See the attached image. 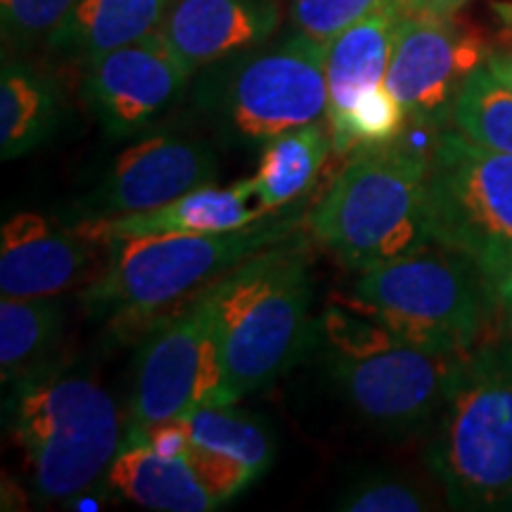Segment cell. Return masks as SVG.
<instances>
[{"label": "cell", "instance_id": "cell-2", "mask_svg": "<svg viewBox=\"0 0 512 512\" xmlns=\"http://www.w3.org/2000/svg\"><path fill=\"white\" fill-rule=\"evenodd\" d=\"M5 392V425L43 503H67L105 479L126 444V420L105 384L53 363Z\"/></svg>", "mask_w": 512, "mask_h": 512}, {"label": "cell", "instance_id": "cell-7", "mask_svg": "<svg viewBox=\"0 0 512 512\" xmlns=\"http://www.w3.org/2000/svg\"><path fill=\"white\" fill-rule=\"evenodd\" d=\"M349 306L401 342L441 351H470L501 311L482 268L437 242L361 271Z\"/></svg>", "mask_w": 512, "mask_h": 512}, {"label": "cell", "instance_id": "cell-28", "mask_svg": "<svg viewBox=\"0 0 512 512\" xmlns=\"http://www.w3.org/2000/svg\"><path fill=\"white\" fill-rule=\"evenodd\" d=\"M74 0H0L3 43L12 50L50 46Z\"/></svg>", "mask_w": 512, "mask_h": 512}, {"label": "cell", "instance_id": "cell-32", "mask_svg": "<svg viewBox=\"0 0 512 512\" xmlns=\"http://www.w3.org/2000/svg\"><path fill=\"white\" fill-rule=\"evenodd\" d=\"M496 297L498 304H501V311L508 318V325L512 328V264L505 268L501 280L496 283Z\"/></svg>", "mask_w": 512, "mask_h": 512}, {"label": "cell", "instance_id": "cell-6", "mask_svg": "<svg viewBox=\"0 0 512 512\" xmlns=\"http://www.w3.org/2000/svg\"><path fill=\"white\" fill-rule=\"evenodd\" d=\"M427 171L430 157L399 140L356 150L311 211L313 238L358 273L432 245Z\"/></svg>", "mask_w": 512, "mask_h": 512}, {"label": "cell", "instance_id": "cell-18", "mask_svg": "<svg viewBox=\"0 0 512 512\" xmlns=\"http://www.w3.org/2000/svg\"><path fill=\"white\" fill-rule=\"evenodd\" d=\"M408 12L380 10L351 24L328 43L325 76H328V119L347 114L363 93L382 86L399 31Z\"/></svg>", "mask_w": 512, "mask_h": 512}, {"label": "cell", "instance_id": "cell-9", "mask_svg": "<svg viewBox=\"0 0 512 512\" xmlns=\"http://www.w3.org/2000/svg\"><path fill=\"white\" fill-rule=\"evenodd\" d=\"M432 242L465 254L491 283L512 264V155L444 128L427 171Z\"/></svg>", "mask_w": 512, "mask_h": 512}, {"label": "cell", "instance_id": "cell-16", "mask_svg": "<svg viewBox=\"0 0 512 512\" xmlns=\"http://www.w3.org/2000/svg\"><path fill=\"white\" fill-rule=\"evenodd\" d=\"M254 197L256 188L252 178L226 188L209 183L185 192L183 197L164 207L119 216V219L74 223V226L88 238L100 242L150 233H226V230L252 226L271 214L261 202L254 204Z\"/></svg>", "mask_w": 512, "mask_h": 512}, {"label": "cell", "instance_id": "cell-12", "mask_svg": "<svg viewBox=\"0 0 512 512\" xmlns=\"http://www.w3.org/2000/svg\"><path fill=\"white\" fill-rule=\"evenodd\" d=\"M216 152L188 133L147 131L119 152L102 181L76 202L74 223H95L150 211L178 200L185 192L214 183Z\"/></svg>", "mask_w": 512, "mask_h": 512}, {"label": "cell", "instance_id": "cell-31", "mask_svg": "<svg viewBox=\"0 0 512 512\" xmlns=\"http://www.w3.org/2000/svg\"><path fill=\"white\" fill-rule=\"evenodd\" d=\"M467 3H470V0H418V3H415V12H430V15L451 17Z\"/></svg>", "mask_w": 512, "mask_h": 512}, {"label": "cell", "instance_id": "cell-23", "mask_svg": "<svg viewBox=\"0 0 512 512\" xmlns=\"http://www.w3.org/2000/svg\"><path fill=\"white\" fill-rule=\"evenodd\" d=\"M233 406L235 403H211L195 408L178 420L190 441L240 460L259 479L273 465V432L259 415Z\"/></svg>", "mask_w": 512, "mask_h": 512}, {"label": "cell", "instance_id": "cell-3", "mask_svg": "<svg viewBox=\"0 0 512 512\" xmlns=\"http://www.w3.org/2000/svg\"><path fill=\"white\" fill-rule=\"evenodd\" d=\"M311 294L309 261L287 240L211 287L226 403L266 389L302 356Z\"/></svg>", "mask_w": 512, "mask_h": 512}, {"label": "cell", "instance_id": "cell-4", "mask_svg": "<svg viewBox=\"0 0 512 512\" xmlns=\"http://www.w3.org/2000/svg\"><path fill=\"white\" fill-rule=\"evenodd\" d=\"M427 465L456 510H512V328L467 351Z\"/></svg>", "mask_w": 512, "mask_h": 512}, {"label": "cell", "instance_id": "cell-1", "mask_svg": "<svg viewBox=\"0 0 512 512\" xmlns=\"http://www.w3.org/2000/svg\"><path fill=\"white\" fill-rule=\"evenodd\" d=\"M294 226L261 219L226 233H150L105 240V264L81 290L95 320L121 339L143 332L264 249L280 245Z\"/></svg>", "mask_w": 512, "mask_h": 512}, {"label": "cell", "instance_id": "cell-5", "mask_svg": "<svg viewBox=\"0 0 512 512\" xmlns=\"http://www.w3.org/2000/svg\"><path fill=\"white\" fill-rule=\"evenodd\" d=\"M325 55L328 43L292 29L197 72L192 100L221 140L264 147L287 131L328 119Z\"/></svg>", "mask_w": 512, "mask_h": 512}, {"label": "cell", "instance_id": "cell-17", "mask_svg": "<svg viewBox=\"0 0 512 512\" xmlns=\"http://www.w3.org/2000/svg\"><path fill=\"white\" fill-rule=\"evenodd\" d=\"M107 491L159 512H211L221 501L185 456H162L150 444H124L105 475Z\"/></svg>", "mask_w": 512, "mask_h": 512}, {"label": "cell", "instance_id": "cell-29", "mask_svg": "<svg viewBox=\"0 0 512 512\" xmlns=\"http://www.w3.org/2000/svg\"><path fill=\"white\" fill-rule=\"evenodd\" d=\"M183 456L188 458V463L197 472V477L202 479L204 486L221 503L233 501L249 484L256 482L254 472L247 465H242L240 460L230 458L226 453L211 451V448L195 444V441H190Z\"/></svg>", "mask_w": 512, "mask_h": 512}, {"label": "cell", "instance_id": "cell-25", "mask_svg": "<svg viewBox=\"0 0 512 512\" xmlns=\"http://www.w3.org/2000/svg\"><path fill=\"white\" fill-rule=\"evenodd\" d=\"M406 124V110L382 83L373 91L363 93L347 114L328 121L332 150L344 155V152H356L363 147L389 145L401 136Z\"/></svg>", "mask_w": 512, "mask_h": 512}, {"label": "cell", "instance_id": "cell-13", "mask_svg": "<svg viewBox=\"0 0 512 512\" xmlns=\"http://www.w3.org/2000/svg\"><path fill=\"white\" fill-rule=\"evenodd\" d=\"M83 67V100L112 138H136L152 131L195 79L159 31Z\"/></svg>", "mask_w": 512, "mask_h": 512}, {"label": "cell", "instance_id": "cell-20", "mask_svg": "<svg viewBox=\"0 0 512 512\" xmlns=\"http://www.w3.org/2000/svg\"><path fill=\"white\" fill-rule=\"evenodd\" d=\"M64 102L57 81L34 64L3 57L0 69V159L29 155L46 145L62 124Z\"/></svg>", "mask_w": 512, "mask_h": 512}, {"label": "cell", "instance_id": "cell-14", "mask_svg": "<svg viewBox=\"0 0 512 512\" xmlns=\"http://www.w3.org/2000/svg\"><path fill=\"white\" fill-rule=\"evenodd\" d=\"M105 242L88 238L36 211H19L0 230V294L3 297H60L86 287L98 273Z\"/></svg>", "mask_w": 512, "mask_h": 512}, {"label": "cell", "instance_id": "cell-26", "mask_svg": "<svg viewBox=\"0 0 512 512\" xmlns=\"http://www.w3.org/2000/svg\"><path fill=\"white\" fill-rule=\"evenodd\" d=\"M337 510L347 512H422L434 510V498L413 477L399 472H368L339 494Z\"/></svg>", "mask_w": 512, "mask_h": 512}, {"label": "cell", "instance_id": "cell-30", "mask_svg": "<svg viewBox=\"0 0 512 512\" xmlns=\"http://www.w3.org/2000/svg\"><path fill=\"white\" fill-rule=\"evenodd\" d=\"M486 67L494 72V76L512 91V50H498L491 53L486 60Z\"/></svg>", "mask_w": 512, "mask_h": 512}, {"label": "cell", "instance_id": "cell-8", "mask_svg": "<svg viewBox=\"0 0 512 512\" xmlns=\"http://www.w3.org/2000/svg\"><path fill=\"white\" fill-rule=\"evenodd\" d=\"M328 311V370L358 418L377 430L406 434L437 420L451 396L467 351L425 349L401 342L366 313Z\"/></svg>", "mask_w": 512, "mask_h": 512}, {"label": "cell", "instance_id": "cell-27", "mask_svg": "<svg viewBox=\"0 0 512 512\" xmlns=\"http://www.w3.org/2000/svg\"><path fill=\"white\" fill-rule=\"evenodd\" d=\"M418 0H292L290 24L294 31L330 43L337 34L380 10L415 12Z\"/></svg>", "mask_w": 512, "mask_h": 512}, {"label": "cell", "instance_id": "cell-22", "mask_svg": "<svg viewBox=\"0 0 512 512\" xmlns=\"http://www.w3.org/2000/svg\"><path fill=\"white\" fill-rule=\"evenodd\" d=\"M325 124L316 121L294 128L261 147L259 169L252 181L256 200L268 211H280L313 188L332 150V133Z\"/></svg>", "mask_w": 512, "mask_h": 512}, {"label": "cell", "instance_id": "cell-19", "mask_svg": "<svg viewBox=\"0 0 512 512\" xmlns=\"http://www.w3.org/2000/svg\"><path fill=\"white\" fill-rule=\"evenodd\" d=\"M171 0H74L50 50L91 62L162 29Z\"/></svg>", "mask_w": 512, "mask_h": 512}, {"label": "cell", "instance_id": "cell-24", "mask_svg": "<svg viewBox=\"0 0 512 512\" xmlns=\"http://www.w3.org/2000/svg\"><path fill=\"white\" fill-rule=\"evenodd\" d=\"M451 124L472 143L512 155V91L486 64L465 81Z\"/></svg>", "mask_w": 512, "mask_h": 512}, {"label": "cell", "instance_id": "cell-21", "mask_svg": "<svg viewBox=\"0 0 512 512\" xmlns=\"http://www.w3.org/2000/svg\"><path fill=\"white\" fill-rule=\"evenodd\" d=\"M64 306L60 297H3L0 302V377L3 387L29 380L53 366Z\"/></svg>", "mask_w": 512, "mask_h": 512}, {"label": "cell", "instance_id": "cell-10", "mask_svg": "<svg viewBox=\"0 0 512 512\" xmlns=\"http://www.w3.org/2000/svg\"><path fill=\"white\" fill-rule=\"evenodd\" d=\"M211 287L143 332L133 363L126 444L195 408L226 403Z\"/></svg>", "mask_w": 512, "mask_h": 512}, {"label": "cell", "instance_id": "cell-11", "mask_svg": "<svg viewBox=\"0 0 512 512\" xmlns=\"http://www.w3.org/2000/svg\"><path fill=\"white\" fill-rule=\"evenodd\" d=\"M489 55L484 38L456 15L408 12L396 31L384 88L411 121L446 128L465 81L484 67Z\"/></svg>", "mask_w": 512, "mask_h": 512}, {"label": "cell", "instance_id": "cell-15", "mask_svg": "<svg viewBox=\"0 0 512 512\" xmlns=\"http://www.w3.org/2000/svg\"><path fill=\"white\" fill-rule=\"evenodd\" d=\"M280 19V0H171L159 34L195 76L271 41Z\"/></svg>", "mask_w": 512, "mask_h": 512}]
</instances>
